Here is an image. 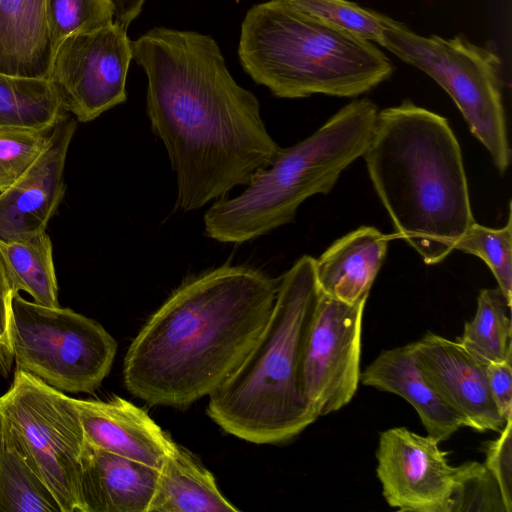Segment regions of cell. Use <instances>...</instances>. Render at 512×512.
Returning <instances> with one entry per match:
<instances>
[{
  "mask_svg": "<svg viewBox=\"0 0 512 512\" xmlns=\"http://www.w3.org/2000/svg\"><path fill=\"white\" fill-rule=\"evenodd\" d=\"M147 77L146 112L177 179L176 207L193 211L246 185L280 147L260 103L229 72L215 39L154 27L132 41Z\"/></svg>",
  "mask_w": 512,
  "mask_h": 512,
  "instance_id": "cell-1",
  "label": "cell"
},
{
  "mask_svg": "<svg viewBox=\"0 0 512 512\" xmlns=\"http://www.w3.org/2000/svg\"><path fill=\"white\" fill-rule=\"evenodd\" d=\"M279 279L222 265L186 279L150 316L123 364L126 389L150 405L185 407L217 389L264 329Z\"/></svg>",
  "mask_w": 512,
  "mask_h": 512,
  "instance_id": "cell-2",
  "label": "cell"
},
{
  "mask_svg": "<svg viewBox=\"0 0 512 512\" xmlns=\"http://www.w3.org/2000/svg\"><path fill=\"white\" fill-rule=\"evenodd\" d=\"M362 157L393 236L424 263L442 262L475 221L461 147L448 120L404 100L378 112Z\"/></svg>",
  "mask_w": 512,
  "mask_h": 512,
  "instance_id": "cell-3",
  "label": "cell"
},
{
  "mask_svg": "<svg viewBox=\"0 0 512 512\" xmlns=\"http://www.w3.org/2000/svg\"><path fill=\"white\" fill-rule=\"evenodd\" d=\"M319 292L309 255L279 278L272 312L255 344L208 396L207 414L226 433L254 444H278L318 418L303 391L302 355Z\"/></svg>",
  "mask_w": 512,
  "mask_h": 512,
  "instance_id": "cell-4",
  "label": "cell"
},
{
  "mask_svg": "<svg viewBox=\"0 0 512 512\" xmlns=\"http://www.w3.org/2000/svg\"><path fill=\"white\" fill-rule=\"evenodd\" d=\"M237 53L253 81L278 98L355 97L388 80L394 71L372 42L291 0L250 7L241 23Z\"/></svg>",
  "mask_w": 512,
  "mask_h": 512,
  "instance_id": "cell-5",
  "label": "cell"
},
{
  "mask_svg": "<svg viewBox=\"0 0 512 512\" xmlns=\"http://www.w3.org/2000/svg\"><path fill=\"white\" fill-rule=\"evenodd\" d=\"M378 109L368 98L342 107L313 134L278 150L242 193L220 198L204 214V233L240 244L292 222L309 197L327 194L340 174L365 152Z\"/></svg>",
  "mask_w": 512,
  "mask_h": 512,
  "instance_id": "cell-6",
  "label": "cell"
},
{
  "mask_svg": "<svg viewBox=\"0 0 512 512\" xmlns=\"http://www.w3.org/2000/svg\"><path fill=\"white\" fill-rule=\"evenodd\" d=\"M437 82L452 98L470 132L504 174L511 162L502 101L501 61L463 35L421 36L392 20L379 44Z\"/></svg>",
  "mask_w": 512,
  "mask_h": 512,
  "instance_id": "cell-7",
  "label": "cell"
},
{
  "mask_svg": "<svg viewBox=\"0 0 512 512\" xmlns=\"http://www.w3.org/2000/svg\"><path fill=\"white\" fill-rule=\"evenodd\" d=\"M11 340L16 369L62 392L92 393L109 374L117 343L97 321L70 308L12 300Z\"/></svg>",
  "mask_w": 512,
  "mask_h": 512,
  "instance_id": "cell-8",
  "label": "cell"
},
{
  "mask_svg": "<svg viewBox=\"0 0 512 512\" xmlns=\"http://www.w3.org/2000/svg\"><path fill=\"white\" fill-rule=\"evenodd\" d=\"M0 416L61 512H85L81 492L85 437L74 398L16 369L11 387L0 396Z\"/></svg>",
  "mask_w": 512,
  "mask_h": 512,
  "instance_id": "cell-9",
  "label": "cell"
},
{
  "mask_svg": "<svg viewBox=\"0 0 512 512\" xmlns=\"http://www.w3.org/2000/svg\"><path fill=\"white\" fill-rule=\"evenodd\" d=\"M127 29L114 21L74 33L52 53L48 80L65 112L90 122L127 99L126 79L133 60Z\"/></svg>",
  "mask_w": 512,
  "mask_h": 512,
  "instance_id": "cell-10",
  "label": "cell"
},
{
  "mask_svg": "<svg viewBox=\"0 0 512 512\" xmlns=\"http://www.w3.org/2000/svg\"><path fill=\"white\" fill-rule=\"evenodd\" d=\"M366 300L350 304L319 292L302 355L303 391L317 417L340 410L357 391Z\"/></svg>",
  "mask_w": 512,
  "mask_h": 512,
  "instance_id": "cell-11",
  "label": "cell"
},
{
  "mask_svg": "<svg viewBox=\"0 0 512 512\" xmlns=\"http://www.w3.org/2000/svg\"><path fill=\"white\" fill-rule=\"evenodd\" d=\"M439 442L406 427L381 432L377 477L388 505L400 511L450 512L456 467Z\"/></svg>",
  "mask_w": 512,
  "mask_h": 512,
  "instance_id": "cell-12",
  "label": "cell"
},
{
  "mask_svg": "<svg viewBox=\"0 0 512 512\" xmlns=\"http://www.w3.org/2000/svg\"><path fill=\"white\" fill-rule=\"evenodd\" d=\"M416 363L440 398L479 432H500L506 420L491 396L486 364L456 341L432 332L413 342Z\"/></svg>",
  "mask_w": 512,
  "mask_h": 512,
  "instance_id": "cell-13",
  "label": "cell"
},
{
  "mask_svg": "<svg viewBox=\"0 0 512 512\" xmlns=\"http://www.w3.org/2000/svg\"><path fill=\"white\" fill-rule=\"evenodd\" d=\"M77 120L67 113L51 130L48 144L33 165L0 192V239L45 231L65 195L64 168Z\"/></svg>",
  "mask_w": 512,
  "mask_h": 512,
  "instance_id": "cell-14",
  "label": "cell"
},
{
  "mask_svg": "<svg viewBox=\"0 0 512 512\" xmlns=\"http://www.w3.org/2000/svg\"><path fill=\"white\" fill-rule=\"evenodd\" d=\"M87 442L160 469L175 443L147 414L119 396L108 401L75 399Z\"/></svg>",
  "mask_w": 512,
  "mask_h": 512,
  "instance_id": "cell-15",
  "label": "cell"
},
{
  "mask_svg": "<svg viewBox=\"0 0 512 512\" xmlns=\"http://www.w3.org/2000/svg\"><path fill=\"white\" fill-rule=\"evenodd\" d=\"M81 492L85 512H148L159 469L84 441Z\"/></svg>",
  "mask_w": 512,
  "mask_h": 512,
  "instance_id": "cell-16",
  "label": "cell"
},
{
  "mask_svg": "<svg viewBox=\"0 0 512 512\" xmlns=\"http://www.w3.org/2000/svg\"><path fill=\"white\" fill-rule=\"evenodd\" d=\"M365 386L396 394L412 405L427 432L436 441L448 440L465 421L435 392L420 371L413 344L383 350L361 372Z\"/></svg>",
  "mask_w": 512,
  "mask_h": 512,
  "instance_id": "cell-17",
  "label": "cell"
},
{
  "mask_svg": "<svg viewBox=\"0 0 512 512\" xmlns=\"http://www.w3.org/2000/svg\"><path fill=\"white\" fill-rule=\"evenodd\" d=\"M391 238L373 226H360L334 241L315 259L319 290L350 304L367 299Z\"/></svg>",
  "mask_w": 512,
  "mask_h": 512,
  "instance_id": "cell-18",
  "label": "cell"
},
{
  "mask_svg": "<svg viewBox=\"0 0 512 512\" xmlns=\"http://www.w3.org/2000/svg\"><path fill=\"white\" fill-rule=\"evenodd\" d=\"M213 474L188 450L173 444L159 469L148 512H238Z\"/></svg>",
  "mask_w": 512,
  "mask_h": 512,
  "instance_id": "cell-19",
  "label": "cell"
},
{
  "mask_svg": "<svg viewBox=\"0 0 512 512\" xmlns=\"http://www.w3.org/2000/svg\"><path fill=\"white\" fill-rule=\"evenodd\" d=\"M51 59L43 8L33 0H0V72L47 78Z\"/></svg>",
  "mask_w": 512,
  "mask_h": 512,
  "instance_id": "cell-20",
  "label": "cell"
},
{
  "mask_svg": "<svg viewBox=\"0 0 512 512\" xmlns=\"http://www.w3.org/2000/svg\"><path fill=\"white\" fill-rule=\"evenodd\" d=\"M67 112L48 78L0 72V129H52Z\"/></svg>",
  "mask_w": 512,
  "mask_h": 512,
  "instance_id": "cell-21",
  "label": "cell"
},
{
  "mask_svg": "<svg viewBox=\"0 0 512 512\" xmlns=\"http://www.w3.org/2000/svg\"><path fill=\"white\" fill-rule=\"evenodd\" d=\"M0 512H61L57 500L29 463L2 417Z\"/></svg>",
  "mask_w": 512,
  "mask_h": 512,
  "instance_id": "cell-22",
  "label": "cell"
},
{
  "mask_svg": "<svg viewBox=\"0 0 512 512\" xmlns=\"http://www.w3.org/2000/svg\"><path fill=\"white\" fill-rule=\"evenodd\" d=\"M0 244L14 292L24 291L38 304L59 307L53 246L47 231L12 240L1 239Z\"/></svg>",
  "mask_w": 512,
  "mask_h": 512,
  "instance_id": "cell-23",
  "label": "cell"
},
{
  "mask_svg": "<svg viewBox=\"0 0 512 512\" xmlns=\"http://www.w3.org/2000/svg\"><path fill=\"white\" fill-rule=\"evenodd\" d=\"M511 305L500 289H482L474 317L465 322L456 339L464 349L484 364L512 361Z\"/></svg>",
  "mask_w": 512,
  "mask_h": 512,
  "instance_id": "cell-24",
  "label": "cell"
},
{
  "mask_svg": "<svg viewBox=\"0 0 512 512\" xmlns=\"http://www.w3.org/2000/svg\"><path fill=\"white\" fill-rule=\"evenodd\" d=\"M455 250L475 255L483 260L493 273L505 299L512 304L511 202L508 205L507 222L503 227L491 228L474 221L456 243Z\"/></svg>",
  "mask_w": 512,
  "mask_h": 512,
  "instance_id": "cell-25",
  "label": "cell"
},
{
  "mask_svg": "<svg viewBox=\"0 0 512 512\" xmlns=\"http://www.w3.org/2000/svg\"><path fill=\"white\" fill-rule=\"evenodd\" d=\"M43 11L52 53L67 36L115 21L112 0H44Z\"/></svg>",
  "mask_w": 512,
  "mask_h": 512,
  "instance_id": "cell-26",
  "label": "cell"
},
{
  "mask_svg": "<svg viewBox=\"0 0 512 512\" xmlns=\"http://www.w3.org/2000/svg\"><path fill=\"white\" fill-rule=\"evenodd\" d=\"M305 11L351 34L380 44L384 30L392 22L383 14L348 0H291Z\"/></svg>",
  "mask_w": 512,
  "mask_h": 512,
  "instance_id": "cell-27",
  "label": "cell"
},
{
  "mask_svg": "<svg viewBox=\"0 0 512 512\" xmlns=\"http://www.w3.org/2000/svg\"><path fill=\"white\" fill-rule=\"evenodd\" d=\"M507 512L499 486L484 463L469 461L456 467L450 512Z\"/></svg>",
  "mask_w": 512,
  "mask_h": 512,
  "instance_id": "cell-28",
  "label": "cell"
},
{
  "mask_svg": "<svg viewBox=\"0 0 512 512\" xmlns=\"http://www.w3.org/2000/svg\"><path fill=\"white\" fill-rule=\"evenodd\" d=\"M52 129H0V192L33 165L46 148Z\"/></svg>",
  "mask_w": 512,
  "mask_h": 512,
  "instance_id": "cell-29",
  "label": "cell"
},
{
  "mask_svg": "<svg viewBox=\"0 0 512 512\" xmlns=\"http://www.w3.org/2000/svg\"><path fill=\"white\" fill-rule=\"evenodd\" d=\"M499 436L486 442L484 465L495 478L507 512L512 511V418L506 420Z\"/></svg>",
  "mask_w": 512,
  "mask_h": 512,
  "instance_id": "cell-30",
  "label": "cell"
},
{
  "mask_svg": "<svg viewBox=\"0 0 512 512\" xmlns=\"http://www.w3.org/2000/svg\"><path fill=\"white\" fill-rule=\"evenodd\" d=\"M14 294L7 260L0 244V375L3 377L9 376L14 362L11 340V313Z\"/></svg>",
  "mask_w": 512,
  "mask_h": 512,
  "instance_id": "cell-31",
  "label": "cell"
},
{
  "mask_svg": "<svg viewBox=\"0 0 512 512\" xmlns=\"http://www.w3.org/2000/svg\"><path fill=\"white\" fill-rule=\"evenodd\" d=\"M486 376L493 401L500 415L512 418V361L486 364Z\"/></svg>",
  "mask_w": 512,
  "mask_h": 512,
  "instance_id": "cell-32",
  "label": "cell"
},
{
  "mask_svg": "<svg viewBox=\"0 0 512 512\" xmlns=\"http://www.w3.org/2000/svg\"><path fill=\"white\" fill-rule=\"evenodd\" d=\"M114 4L115 21L124 28H128L130 24L140 15L146 0H112Z\"/></svg>",
  "mask_w": 512,
  "mask_h": 512,
  "instance_id": "cell-33",
  "label": "cell"
},
{
  "mask_svg": "<svg viewBox=\"0 0 512 512\" xmlns=\"http://www.w3.org/2000/svg\"><path fill=\"white\" fill-rule=\"evenodd\" d=\"M35 3H37L40 7L43 8V1L44 0H33ZM44 12V11H43Z\"/></svg>",
  "mask_w": 512,
  "mask_h": 512,
  "instance_id": "cell-34",
  "label": "cell"
},
{
  "mask_svg": "<svg viewBox=\"0 0 512 512\" xmlns=\"http://www.w3.org/2000/svg\"><path fill=\"white\" fill-rule=\"evenodd\" d=\"M0 432H1V417H0Z\"/></svg>",
  "mask_w": 512,
  "mask_h": 512,
  "instance_id": "cell-35",
  "label": "cell"
}]
</instances>
